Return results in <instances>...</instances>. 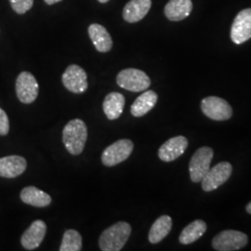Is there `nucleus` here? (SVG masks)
Instances as JSON below:
<instances>
[{
	"label": "nucleus",
	"mask_w": 251,
	"mask_h": 251,
	"mask_svg": "<svg viewBox=\"0 0 251 251\" xmlns=\"http://www.w3.org/2000/svg\"><path fill=\"white\" fill-rule=\"evenodd\" d=\"M125 97L119 92L109 93L102 103V109L109 120H116L123 113Z\"/></svg>",
	"instance_id": "obj_18"
},
{
	"label": "nucleus",
	"mask_w": 251,
	"mask_h": 251,
	"mask_svg": "<svg viewBox=\"0 0 251 251\" xmlns=\"http://www.w3.org/2000/svg\"><path fill=\"white\" fill-rule=\"evenodd\" d=\"M9 131V117L5 111L0 108V135L6 136Z\"/></svg>",
	"instance_id": "obj_25"
},
{
	"label": "nucleus",
	"mask_w": 251,
	"mask_h": 251,
	"mask_svg": "<svg viewBox=\"0 0 251 251\" xmlns=\"http://www.w3.org/2000/svg\"><path fill=\"white\" fill-rule=\"evenodd\" d=\"M251 38V8L241 10L233 20L231 28V39L240 45Z\"/></svg>",
	"instance_id": "obj_11"
},
{
	"label": "nucleus",
	"mask_w": 251,
	"mask_h": 251,
	"mask_svg": "<svg viewBox=\"0 0 251 251\" xmlns=\"http://www.w3.org/2000/svg\"><path fill=\"white\" fill-rule=\"evenodd\" d=\"M214 152L210 147L204 146L199 148L192 156L189 164L190 178L194 182H199L205 177L210 169Z\"/></svg>",
	"instance_id": "obj_4"
},
{
	"label": "nucleus",
	"mask_w": 251,
	"mask_h": 251,
	"mask_svg": "<svg viewBox=\"0 0 251 251\" xmlns=\"http://www.w3.org/2000/svg\"><path fill=\"white\" fill-rule=\"evenodd\" d=\"M117 85L128 91L140 92L147 90L151 85L150 77L142 70L135 68L124 69L118 73Z\"/></svg>",
	"instance_id": "obj_3"
},
{
	"label": "nucleus",
	"mask_w": 251,
	"mask_h": 251,
	"mask_svg": "<svg viewBox=\"0 0 251 251\" xmlns=\"http://www.w3.org/2000/svg\"><path fill=\"white\" fill-rule=\"evenodd\" d=\"M44 1H45L46 4H48V5H53V4L59 3V2H61L63 0H44Z\"/></svg>",
	"instance_id": "obj_26"
},
{
	"label": "nucleus",
	"mask_w": 251,
	"mask_h": 251,
	"mask_svg": "<svg viewBox=\"0 0 251 251\" xmlns=\"http://www.w3.org/2000/svg\"><path fill=\"white\" fill-rule=\"evenodd\" d=\"M201 110L206 117L215 121H225L233 116V109L225 100L210 96L201 101Z\"/></svg>",
	"instance_id": "obj_7"
},
{
	"label": "nucleus",
	"mask_w": 251,
	"mask_h": 251,
	"mask_svg": "<svg viewBox=\"0 0 251 251\" xmlns=\"http://www.w3.org/2000/svg\"><path fill=\"white\" fill-rule=\"evenodd\" d=\"M87 78L86 71L76 64L69 65L62 75L65 89L75 94H80L88 90Z\"/></svg>",
	"instance_id": "obj_9"
},
{
	"label": "nucleus",
	"mask_w": 251,
	"mask_h": 251,
	"mask_svg": "<svg viewBox=\"0 0 251 251\" xmlns=\"http://www.w3.org/2000/svg\"><path fill=\"white\" fill-rule=\"evenodd\" d=\"M246 209H247V211L251 214V202H250L249 204H248V206L246 207Z\"/></svg>",
	"instance_id": "obj_27"
},
{
	"label": "nucleus",
	"mask_w": 251,
	"mask_h": 251,
	"mask_svg": "<svg viewBox=\"0 0 251 251\" xmlns=\"http://www.w3.org/2000/svg\"><path fill=\"white\" fill-rule=\"evenodd\" d=\"M233 167L228 162H221L213 168H210L205 177L201 180L202 188L206 192H210L226 182L231 177Z\"/></svg>",
	"instance_id": "obj_8"
},
{
	"label": "nucleus",
	"mask_w": 251,
	"mask_h": 251,
	"mask_svg": "<svg viewBox=\"0 0 251 251\" xmlns=\"http://www.w3.org/2000/svg\"><path fill=\"white\" fill-rule=\"evenodd\" d=\"M27 168L25 157L20 155H9L0 158V177L13 179L22 175Z\"/></svg>",
	"instance_id": "obj_14"
},
{
	"label": "nucleus",
	"mask_w": 251,
	"mask_h": 251,
	"mask_svg": "<svg viewBox=\"0 0 251 251\" xmlns=\"http://www.w3.org/2000/svg\"><path fill=\"white\" fill-rule=\"evenodd\" d=\"M88 33L95 49L101 53H106L113 48V39L106 28L99 24H91Z\"/></svg>",
	"instance_id": "obj_16"
},
{
	"label": "nucleus",
	"mask_w": 251,
	"mask_h": 251,
	"mask_svg": "<svg viewBox=\"0 0 251 251\" xmlns=\"http://www.w3.org/2000/svg\"><path fill=\"white\" fill-rule=\"evenodd\" d=\"M21 199L24 203L36 207H45L51 203V198L49 194L35 186H28L21 192Z\"/></svg>",
	"instance_id": "obj_20"
},
{
	"label": "nucleus",
	"mask_w": 251,
	"mask_h": 251,
	"mask_svg": "<svg viewBox=\"0 0 251 251\" xmlns=\"http://www.w3.org/2000/svg\"><path fill=\"white\" fill-rule=\"evenodd\" d=\"M100 3H101V4H105V3H107L109 0H98Z\"/></svg>",
	"instance_id": "obj_28"
},
{
	"label": "nucleus",
	"mask_w": 251,
	"mask_h": 251,
	"mask_svg": "<svg viewBox=\"0 0 251 251\" xmlns=\"http://www.w3.org/2000/svg\"><path fill=\"white\" fill-rule=\"evenodd\" d=\"M87 139L88 127L81 119H73L63 127V143L73 155H78L84 151Z\"/></svg>",
	"instance_id": "obj_1"
},
{
	"label": "nucleus",
	"mask_w": 251,
	"mask_h": 251,
	"mask_svg": "<svg viewBox=\"0 0 251 251\" xmlns=\"http://www.w3.org/2000/svg\"><path fill=\"white\" fill-rule=\"evenodd\" d=\"M172 228V220L168 215L159 217L152 225L149 232V241L152 244H157L170 233Z\"/></svg>",
	"instance_id": "obj_21"
},
{
	"label": "nucleus",
	"mask_w": 251,
	"mask_h": 251,
	"mask_svg": "<svg viewBox=\"0 0 251 251\" xmlns=\"http://www.w3.org/2000/svg\"><path fill=\"white\" fill-rule=\"evenodd\" d=\"M248 242L249 237L246 233L234 230H226L213 238L212 247L218 251H235L246 247Z\"/></svg>",
	"instance_id": "obj_6"
},
{
	"label": "nucleus",
	"mask_w": 251,
	"mask_h": 251,
	"mask_svg": "<svg viewBox=\"0 0 251 251\" xmlns=\"http://www.w3.org/2000/svg\"><path fill=\"white\" fill-rule=\"evenodd\" d=\"M206 223L202 220H197L187 225L179 234V242L182 245H189L196 242L206 233Z\"/></svg>",
	"instance_id": "obj_22"
},
{
	"label": "nucleus",
	"mask_w": 251,
	"mask_h": 251,
	"mask_svg": "<svg viewBox=\"0 0 251 251\" xmlns=\"http://www.w3.org/2000/svg\"><path fill=\"white\" fill-rule=\"evenodd\" d=\"M188 147V140L183 136L173 137L163 144L158 150V156L164 162H171L179 158Z\"/></svg>",
	"instance_id": "obj_12"
},
{
	"label": "nucleus",
	"mask_w": 251,
	"mask_h": 251,
	"mask_svg": "<svg viewBox=\"0 0 251 251\" xmlns=\"http://www.w3.org/2000/svg\"><path fill=\"white\" fill-rule=\"evenodd\" d=\"M131 233V227L126 222H119L108 227L100 236V251H121Z\"/></svg>",
	"instance_id": "obj_2"
},
{
	"label": "nucleus",
	"mask_w": 251,
	"mask_h": 251,
	"mask_svg": "<svg viewBox=\"0 0 251 251\" xmlns=\"http://www.w3.org/2000/svg\"><path fill=\"white\" fill-rule=\"evenodd\" d=\"M39 86L36 77L29 72H22L16 79V94L23 103L29 104L38 96Z\"/></svg>",
	"instance_id": "obj_10"
},
{
	"label": "nucleus",
	"mask_w": 251,
	"mask_h": 251,
	"mask_svg": "<svg viewBox=\"0 0 251 251\" xmlns=\"http://www.w3.org/2000/svg\"><path fill=\"white\" fill-rule=\"evenodd\" d=\"M134 145L130 140L122 139L109 145L101 154V162L106 167H114L126 160L133 151Z\"/></svg>",
	"instance_id": "obj_5"
},
{
	"label": "nucleus",
	"mask_w": 251,
	"mask_h": 251,
	"mask_svg": "<svg viewBox=\"0 0 251 251\" xmlns=\"http://www.w3.org/2000/svg\"><path fill=\"white\" fill-rule=\"evenodd\" d=\"M152 7V0H130L123 9V19L126 23L135 24L147 15Z\"/></svg>",
	"instance_id": "obj_15"
},
{
	"label": "nucleus",
	"mask_w": 251,
	"mask_h": 251,
	"mask_svg": "<svg viewBox=\"0 0 251 251\" xmlns=\"http://www.w3.org/2000/svg\"><path fill=\"white\" fill-rule=\"evenodd\" d=\"M12 9L18 14H25L33 8L34 0H9Z\"/></svg>",
	"instance_id": "obj_24"
},
{
	"label": "nucleus",
	"mask_w": 251,
	"mask_h": 251,
	"mask_svg": "<svg viewBox=\"0 0 251 251\" xmlns=\"http://www.w3.org/2000/svg\"><path fill=\"white\" fill-rule=\"evenodd\" d=\"M158 96L152 90L144 91L142 95H140L135 100L130 108V113L135 117H141L149 113L157 102Z\"/></svg>",
	"instance_id": "obj_19"
},
{
	"label": "nucleus",
	"mask_w": 251,
	"mask_h": 251,
	"mask_svg": "<svg viewBox=\"0 0 251 251\" xmlns=\"http://www.w3.org/2000/svg\"><path fill=\"white\" fill-rule=\"evenodd\" d=\"M193 10L192 0H170L164 12L171 22H179L187 18Z\"/></svg>",
	"instance_id": "obj_17"
},
{
	"label": "nucleus",
	"mask_w": 251,
	"mask_h": 251,
	"mask_svg": "<svg viewBox=\"0 0 251 251\" xmlns=\"http://www.w3.org/2000/svg\"><path fill=\"white\" fill-rule=\"evenodd\" d=\"M82 250V237L75 230H67L63 234L60 251H80Z\"/></svg>",
	"instance_id": "obj_23"
},
{
	"label": "nucleus",
	"mask_w": 251,
	"mask_h": 251,
	"mask_svg": "<svg viewBox=\"0 0 251 251\" xmlns=\"http://www.w3.org/2000/svg\"><path fill=\"white\" fill-rule=\"evenodd\" d=\"M47 233V225L41 220H36L22 235L21 243L26 251H34L43 242Z\"/></svg>",
	"instance_id": "obj_13"
}]
</instances>
